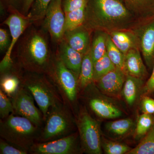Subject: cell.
<instances>
[{
    "mask_svg": "<svg viewBox=\"0 0 154 154\" xmlns=\"http://www.w3.org/2000/svg\"><path fill=\"white\" fill-rule=\"evenodd\" d=\"M40 129L29 119L14 113L0 120L1 138L29 152L37 142Z\"/></svg>",
    "mask_w": 154,
    "mask_h": 154,
    "instance_id": "4",
    "label": "cell"
},
{
    "mask_svg": "<svg viewBox=\"0 0 154 154\" xmlns=\"http://www.w3.org/2000/svg\"><path fill=\"white\" fill-rule=\"evenodd\" d=\"M131 12L138 15L148 14L154 10V0H121Z\"/></svg>",
    "mask_w": 154,
    "mask_h": 154,
    "instance_id": "27",
    "label": "cell"
},
{
    "mask_svg": "<svg viewBox=\"0 0 154 154\" xmlns=\"http://www.w3.org/2000/svg\"><path fill=\"white\" fill-rule=\"evenodd\" d=\"M87 0H64L63 8L65 14L81 8L87 5Z\"/></svg>",
    "mask_w": 154,
    "mask_h": 154,
    "instance_id": "34",
    "label": "cell"
},
{
    "mask_svg": "<svg viewBox=\"0 0 154 154\" xmlns=\"http://www.w3.org/2000/svg\"><path fill=\"white\" fill-rule=\"evenodd\" d=\"M144 91L146 94H151L154 92V65L152 74L144 87Z\"/></svg>",
    "mask_w": 154,
    "mask_h": 154,
    "instance_id": "37",
    "label": "cell"
},
{
    "mask_svg": "<svg viewBox=\"0 0 154 154\" xmlns=\"http://www.w3.org/2000/svg\"><path fill=\"white\" fill-rule=\"evenodd\" d=\"M86 7L65 14V32L79 28L84 24L85 18Z\"/></svg>",
    "mask_w": 154,
    "mask_h": 154,
    "instance_id": "23",
    "label": "cell"
},
{
    "mask_svg": "<svg viewBox=\"0 0 154 154\" xmlns=\"http://www.w3.org/2000/svg\"><path fill=\"white\" fill-rule=\"evenodd\" d=\"M11 69L1 73L0 80V89L10 98L16 94L22 85L21 75L11 72Z\"/></svg>",
    "mask_w": 154,
    "mask_h": 154,
    "instance_id": "20",
    "label": "cell"
},
{
    "mask_svg": "<svg viewBox=\"0 0 154 154\" xmlns=\"http://www.w3.org/2000/svg\"><path fill=\"white\" fill-rule=\"evenodd\" d=\"M29 152L14 144L7 141L1 138L0 139V154H27Z\"/></svg>",
    "mask_w": 154,
    "mask_h": 154,
    "instance_id": "33",
    "label": "cell"
},
{
    "mask_svg": "<svg viewBox=\"0 0 154 154\" xmlns=\"http://www.w3.org/2000/svg\"><path fill=\"white\" fill-rule=\"evenodd\" d=\"M69 108L63 102L50 108L37 142L55 140L72 133L75 120Z\"/></svg>",
    "mask_w": 154,
    "mask_h": 154,
    "instance_id": "5",
    "label": "cell"
},
{
    "mask_svg": "<svg viewBox=\"0 0 154 154\" xmlns=\"http://www.w3.org/2000/svg\"><path fill=\"white\" fill-rule=\"evenodd\" d=\"M35 0H25L23 7V11L24 14L28 15Z\"/></svg>",
    "mask_w": 154,
    "mask_h": 154,
    "instance_id": "38",
    "label": "cell"
},
{
    "mask_svg": "<svg viewBox=\"0 0 154 154\" xmlns=\"http://www.w3.org/2000/svg\"><path fill=\"white\" fill-rule=\"evenodd\" d=\"M126 77L125 72L116 67L96 82L97 88L103 94L112 97H119L121 95Z\"/></svg>",
    "mask_w": 154,
    "mask_h": 154,
    "instance_id": "13",
    "label": "cell"
},
{
    "mask_svg": "<svg viewBox=\"0 0 154 154\" xmlns=\"http://www.w3.org/2000/svg\"><path fill=\"white\" fill-rule=\"evenodd\" d=\"M94 82L89 85L84 91H85L87 104L90 109L97 116L104 119H113L122 116V111L116 105L98 95L97 87Z\"/></svg>",
    "mask_w": 154,
    "mask_h": 154,
    "instance_id": "10",
    "label": "cell"
},
{
    "mask_svg": "<svg viewBox=\"0 0 154 154\" xmlns=\"http://www.w3.org/2000/svg\"><path fill=\"white\" fill-rule=\"evenodd\" d=\"M125 72L126 75L144 80L148 72L138 48L130 50L125 58Z\"/></svg>",
    "mask_w": 154,
    "mask_h": 154,
    "instance_id": "17",
    "label": "cell"
},
{
    "mask_svg": "<svg viewBox=\"0 0 154 154\" xmlns=\"http://www.w3.org/2000/svg\"><path fill=\"white\" fill-rule=\"evenodd\" d=\"M131 12L121 0H87L84 26L111 32L122 30L132 22Z\"/></svg>",
    "mask_w": 154,
    "mask_h": 154,
    "instance_id": "1",
    "label": "cell"
},
{
    "mask_svg": "<svg viewBox=\"0 0 154 154\" xmlns=\"http://www.w3.org/2000/svg\"><path fill=\"white\" fill-rule=\"evenodd\" d=\"M21 81L22 85L33 96L44 121L50 108L63 102L54 83L46 74L26 72L21 75Z\"/></svg>",
    "mask_w": 154,
    "mask_h": 154,
    "instance_id": "3",
    "label": "cell"
},
{
    "mask_svg": "<svg viewBox=\"0 0 154 154\" xmlns=\"http://www.w3.org/2000/svg\"><path fill=\"white\" fill-rule=\"evenodd\" d=\"M63 39L71 47L84 55L90 50V34L88 28L83 25L74 30L65 31Z\"/></svg>",
    "mask_w": 154,
    "mask_h": 154,
    "instance_id": "16",
    "label": "cell"
},
{
    "mask_svg": "<svg viewBox=\"0 0 154 154\" xmlns=\"http://www.w3.org/2000/svg\"><path fill=\"white\" fill-rule=\"evenodd\" d=\"M109 34L116 46L125 55L130 50L138 48L137 38L130 32L117 30L110 32Z\"/></svg>",
    "mask_w": 154,
    "mask_h": 154,
    "instance_id": "18",
    "label": "cell"
},
{
    "mask_svg": "<svg viewBox=\"0 0 154 154\" xmlns=\"http://www.w3.org/2000/svg\"><path fill=\"white\" fill-rule=\"evenodd\" d=\"M57 88L64 103L70 108L76 101L79 88V78L57 56L47 74Z\"/></svg>",
    "mask_w": 154,
    "mask_h": 154,
    "instance_id": "6",
    "label": "cell"
},
{
    "mask_svg": "<svg viewBox=\"0 0 154 154\" xmlns=\"http://www.w3.org/2000/svg\"><path fill=\"white\" fill-rule=\"evenodd\" d=\"M143 84V80L126 75L121 95L128 105L132 106L136 102Z\"/></svg>",
    "mask_w": 154,
    "mask_h": 154,
    "instance_id": "19",
    "label": "cell"
},
{
    "mask_svg": "<svg viewBox=\"0 0 154 154\" xmlns=\"http://www.w3.org/2000/svg\"><path fill=\"white\" fill-rule=\"evenodd\" d=\"M106 52L116 67L125 72L124 66L125 55L116 46L109 34H107L106 39Z\"/></svg>",
    "mask_w": 154,
    "mask_h": 154,
    "instance_id": "25",
    "label": "cell"
},
{
    "mask_svg": "<svg viewBox=\"0 0 154 154\" xmlns=\"http://www.w3.org/2000/svg\"><path fill=\"white\" fill-rule=\"evenodd\" d=\"M134 122L131 119H123L107 122L106 129L110 134L117 137L126 135L132 129Z\"/></svg>",
    "mask_w": 154,
    "mask_h": 154,
    "instance_id": "22",
    "label": "cell"
},
{
    "mask_svg": "<svg viewBox=\"0 0 154 154\" xmlns=\"http://www.w3.org/2000/svg\"><path fill=\"white\" fill-rule=\"evenodd\" d=\"M45 28L51 38L60 42L64 34L65 16L63 8V0H51L48 7L44 18Z\"/></svg>",
    "mask_w": 154,
    "mask_h": 154,
    "instance_id": "11",
    "label": "cell"
},
{
    "mask_svg": "<svg viewBox=\"0 0 154 154\" xmlns=\"http://www.w3.org/2000/svg\"><path fill=\"white\" fill-rule=\"evenodd\" d=\"M107 35L102 31L97 33L94 38L90 53L94 63L106 54Z\"/></svg>",
    "mask_w": 154,
    "mask_h": 154,
    "instance_id": "24",
    "label": "cell"
},
{
    "mask_svg": "<svg viewBox=\"0 0 154 154\" xmlns=\"http://www.w3.org/2000/svg\"><path fill=\"white\" fill-rule=\"evenodd\" d=\"M58 57L79 78L84 54L71 47L64 39L60 42Z\"/></svg>",
    "mask_w": 154,
    "mask_h": 154,
    "instance_id": "15",
    "label": "cell"
},
{
    "mask_svg": "<svg viewBox=\"0 0 154 154\" xmlns=\"http://www.w3.org/2000/svg\"><path fill=\"white\" fill-rule=\"evenodd\" d=\"M14 109L11 99L0 89V118L4 119L14 113Z\"/></svg>",
    "mask_w": 154,
    "mask_h": 154,
    "instance_id": "32",
    "label": "cell"
},
{
    "mask_svg": "<svg viewBox=\"0 0 154 154\" xmlns=\"http://www.w3.org/2000/svg\"><path fill=\"white\" fill-rule=\"evenodd\" d=\"M136 37L146 64L151 69L154 65V19L141 27Z\"/></svg>",
    "mask_w": 154,
    "mask_h": 154,
    "instance_id": "14",
    "label": "cell"
},
{
    "mask_svg": "<svg viewBox=\"0 0 154 154\" xmlns=\"http://www.w3.org/2000/svg\"><path fill=\"white\" fill-rule=\"evenodd\" d=\"M126 154H154V123L140 143Z\"/></svg>",
    "mask_w": 154,
    "mask_h": 154,
    "instance_id": "26",
    "label": "cell"
},
{
    "mask_svg": "<svg viewBox=\"0 0 154 154\" xmlns=\"http://www.w3.org/2000/svg\"><path fill=\"white\" fill-rule=\"evenodd\" d=\"M53 58L46 38L38 31L30 30L20 42L17 60L25 72L47 74Z\"/></svg>",
    "mask_w": 154,
    "mask_h": 154,
    "instance_id": "2",
    "label": "cell"
},
{
    "mask_svg": "<svg viewBox=\"0 0 154 154\" xmlns=\"http://www.w3.org/2000/svg\"><path fill=\"white\" fill-rule=\"evenodd\" d=\"M94 63L91 57L90 50L83 57L79 75V89L84 90L94 82Z\"/></svg>",
    "mask_w": 154,
    "mask_h": 154,
    "instance_id": "21",
    "label": "cell"
},
{
    "mask_svg": "<svg viewBox=\"0 0 154 154\" xmlns=\"http://www.w3.org/2000/svg\"><path fill=\"white\" fill-rule=\"evenodd\" d=\"M141 109L143 113L154 114V99L148 96H144L141 102Z\"/></svg>",
    "mask_w": 154,
    "mask_h": 154,
    "instance_id": "35",
    "label": "cell"
},
{
    "mask_svg": "<svg viewBox=\"0 0 154 154\" xmlns=\"http://www.w3.org/2000/svg\"><path fill=\"white\" fill-rule=\"evenodd\" d=\"M30 22L27 17L21 14L14 13L11 14L5 22V24L8 26L11 32L12 40L10 46L6 51V53L0 63L1 72L6 71L12 68L11 58L12 51L15 45L24 32Z\"/></svg>",
    "mask_w": 154,
    "mask_h": 154,
    "instance_id": "12",
    "label": "cell"
},
{
    "mask_svg": "<svg viewBox=\"0 0 154 154\" xmlns=\"http://www.w3.org/2000/svg\"><path fill=\"white\" fill-rule=\"evenodd\" d=\"M115 68V66L110 60L106 52L101 58L94 63V82Z\"/></svg>",
    "mask_w": 154,
    "mask_h": 154,
    "instance_id": "28",
    "label": "cell"
},
{
    "mask_svg": "<svg viewBox=\"0 0 154 154\" xmlns=\"http://www.w3.org/2000/svg\"><path fill=\"white\" fill-rule=\"evenodd\" d=\"M102 146L105 154H126L131 148L125 144L113 141L102 139Z\"/></svg>",
    "mask_w": 154,
    "mask_h": 154,
    "instance_id": "31",
    "label": "cell"
},
{
    "mask_svg": "<svg viewBox=\"0 0 154 154\" xmlns=\"http://www.w3.org/2000/svg\"><path fill=\"white\" fill-rule=\"evenodd\" d=\"M75 120L83 152L89 154H102V137L98 122L85 108L80 110Z\"/></svg>",
    "mask_w": 154,
    "mask_h": 154,
    "instance_id": "7",
    "label": "cell"
},
{
    "mask_svg": "<svg viewBox=\"0 0 154 154\" xmlns=\"http://www.w3.org/2000/svg\"><path fill=\"white\" fill-rule=\"evenodd\" d=\"M9 35L7 30L1 28L0 29V50L1 51L8 50L11 44Z\"/></svg>",
    "mask_w": 154,
    "mask_h": 154,
    "instance_id": "36",
    "label": "cell"
},
{
    "mask_svg": "<svg viewBox=\"0 0 154 154\" xmlns=\"http://www.w3.org/2000/svg\"><path fill=\"white\" fill-rule=\"evenodd\" d=\"M83 152L79 134H71L50 141L36 142L30 148L32 154H76Z\"/></svg>",
    "mask_w": 154,
    "mask_h": 154,
    "instance_id": "8",
    "label": "cell"
},
{
    "mask_svg": "<svg viewBox=\"0 0 154 154\" xmlns=\"http://www.w3.org/2000/svg\"><path fill=\"white\" fill-rule=\"evenodd\" d=\"M51 0H35L27 15L30 22L44 19L48 7Z\"/></svg>",
    "mask_w": 154,
    "mask_h": 154,
    "instance_id": "29",
    "label": "cell"
},
{
    "mask_svg": "<svg viewBox=\"0 0 154 154\" xmlns=\"http://www.w3.org/2000/svg\"><path fill=\"white\" fill-rule=\"evenodd\" d=\"M10 99L14 107V114L28 119L39 128L42 127L44 123L43 115L36 107L34 98L26 88L22 85Z\"/></svg>",
    "mask_w": 154,
    "mask_h": 154,
    "instance_id": "9",
    "label": "cell"
},
{
    "mask_svg": "<svg viewBox=\"0 0 154 154\" xmlns=\"http://www.w3.org/2000/svg\"><path fill=\"white\" fill-rule=\"evenodd\" d=\"M154 123L152 115L143 113L137 119L136 127L135 136L137 138L143 137L151 128Z\"/></svg>",
    "mask_w": 154,
    "mask_h": 154,
    "instance_id": "30",
    "label": "cell"
}]
</instances>
